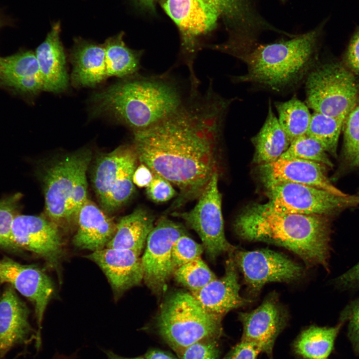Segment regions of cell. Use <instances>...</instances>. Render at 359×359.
Listing matches in <instances>:
<instances>
[{"mask_svg":"<svg viewBox=\"0 0 359 359\" xmlns=\"http://www.w3.org/2000/svg\"><path fill=\"white\" fill-rule=\"evenodd\" d=\"M189 92L173 114L148 128L134 131L139 162L176 186L175 206L198 198L217 171L215 149L230 100L215 93Z\"/></svg>","mask_w":359,"mask_h":359,"instance_id":"6da1fadb","label":"cell"},{"mask_svg":"<svg viewBox=\"0 0 359 359\" xmlns=\"http://www.w3.org/2000/svg\"><path fill=\"white\" fill-rule=\"evenodd\" d=\"M233 227L243 239L280 246L308 266L328 268L331 227L327 216L280 212L266 203H255L240 212Z\"/></svg>","mask_w":359,"mask_h":359,"instance_id":"7a4b0ae2","label":"cell"},{"mask_svg":"<svg viewBox=\"0 0 359 359\" xmlns=\"http://www.w3.org/2000/svg\"><path fill=\"white\" fill-rule=\"evenodd\" d=\"M319 28L289 40L266 44L231 41L212 49L233 56L247 66V73L235 77L239 82L258 84L281 91L298 84L314 66Z\"/></svg>","mask_w":359,"mask_h":359,"instance_id":"3957f363","label":"cell"},{"mask_svg":"<svg viewBox=\"0 0 359 359\" xmlns=\"http://www.w3.org/2000/svg\"><path fill=\"white\" fill-rule=\"evenodd\" d=\"M184 100L179 84L165 74L124 78L92 98L95 114L111 116L134 131L168 118Z\"/></svg>","mask_w":359,"mask_h":359,"instance_id":"277c9868","label":"cell"},{"mask_svg":"<svg viewBox=\"0 0 359 359\" xmlns=\"http://www.w3.org/2000/svg\"><path fill=\"white\" fill-rule=\"evenodd\" d=\"M222 317L205 310L191 293L177 291L165 300L156 319L161 339L177 354L197 342L219 340Z\"/></svg>","mask_w":359,"mask_h":359,"instance_id":"5b68a950","label":"cell"},{"mask_svg":"<svg viewBox=\"0 0 359 359\" xmlns=\"http://www.w3.org/2000/svg\"><path fill=\"white\" fill-rule=\"evenodd\" d=\"M306 105L315 112L346 120L357 106L359 86L352 72L341 64L314 66L306 77Z\"/></svg>","mask_w":359,"mask_h":359,"instance_id":"8992f818","label":"cell"},{"mask_svg":"<svg viewBox=\"0 0 359 359\" xmlns=\"http://www.w3.org/2000/svg\"><path fill=\"white\" fill-rule=\"evenodd\" d=\"M137 160L133 147L125 146L97 158L91 180L99 202L107 212L119 209L132 197Z\"/></svg>","mask_w":359,"mask_h":359,"instance_id":"52a82bcc","label":"cell"},{"mask_svg":"<svg viewBox=\"0 0 359 359\" xmlns=\"http://www.w3.org/2000/svg\"><path fill=\"white\" fill-rule=\"evenodd\" d=\"M164 8L178 27L181 36L180 57L189 73L190 85H199L193 69L201 48L199 38L212 30L219 16V7L212 0H165Z\"/></svg>","mask_w":359,"mask_h":359,"instance_id":"ba28073f","label":"cell"},{"mask_svg":"<svg viewBox=\"0 0 359 359\" xmlns=\"http://www.w3.org/2000/svg\"><path fill=\"white\" fill-rule=\"evenodd\" d=\"M272 209L283 212L331 216L359 205V196H340L317 187L293 182H282L268 187Z\"/></svg>","mask_w":359,"mask_h":359,"instance_id":"9c48e42d","label":"cell"},{"mask_svg":"<svg viewBox=\"0 0 359 359\" xmlns=\"http://www.w3.org/2000/svg\"><path fill=\"white\" fill-rule=\"evenodd\" d=\"M218 180L217 171L192 209L187 212L173 213L174 216L182 219L198 234L206 255L212 260L222 254L232 253L236 249L225 236L222 198Z\"/></svg>","mask_w":359,"mask_h":359,"instance_id":"30bf717a","label":"cell"},{"mask_svg":"<svg viewBox=\"0 0 359 359\" xmlns=\"http://www.w3.org/2000/svg\"><path fill=\"white\" fill-rule=\"evenodd\" d=\"M91 160V152L84 150L65 157L46 170L43 178L46 213L57 225L70 222L69 209L77 179Z\"/></svg>","mask_w":359,"mask_h":359,"instance_id":"8fae6325","label":"cell"},{"mask_svg":"<svg viewBox=\"0 0 359 359\" xmlns=\"http://www.w3.org/2000/svg\"><path fill=\"white\" fill-rule=\"evenodd\" d=\"M185 234L184 227L162 217L148 235L144 253L141 258L143 280L154 293H161L174 272L172 247L175 241Z\"/></svg>","mask_w":359,"mask_h":359,"instance_id":"7c38bea8","label":"cell"},{"mask_svg":"<svg viewBox=\"0 0 359 359\" xmlns=\"http://www.w3.org/2000/svg\"><path fill=\"white\" fill-rule=\"evenodd\" d=\"M234 260L254 296L268 282L293 281L303 273L301 267L287 256L266 249L236 252Z\"/></svg>","mask_w":359,"mask_h":359,"instance_id":"4fadbf2b","label":"cell"},{"mask_svg":"<svg viewBox=\"0 0 359 359\" xmlns=\"http://www.w3.org/2000/svg\"><path fill=\"white\" fill-rule=\"evenodd\" d=\"M0 281L9 283L33 304L37 325L35 347L39 350L43 315L54 293L51 279L38 267L22 265L5 257L0 260Z\"/></svg>","mask_w":359,"mask_h":359,"instance_id":"5bb4252c","label":"cell"},{"mask_svg":"<svg viewBox=\"0 0 359 359\" xmlns=\"http://www.w3.org/2000/svg\"><path fill=\"white\" fill-rule=\"evenodd\" d=\"M287 312L276 293L268 295L261 305L249 312L239 314L243 326L241 340L255 345L272 359L275 341L287 323Z\"/></svg>","mask_w":359,"mask_h":359,"instance_id":"9a60e30c","label":"cell"},{"mask_svg":"<svg viewBox=\"0 0 359 359\" xmlns=\"http://www.w3.org/2000/svg\"><path fill=\"white\" fill-rule=\"evenodd\" d=\"M15 246L30 251L57 266L63 252L62 240L57 225L42 216L19 215L12 225Z\"/></svg>","mask_w":359,"mask_h":359,"instance_id":"2e32d148","label":"cell"},{"mask_svg":"<svg viewBox=\"0 0 359 359\" xmlns=\"http://www.w3.org/2000/svg\"><path fill=\"white\" fill-rule=\"evenodd\" d=\"M323 164L300 159H282L258 166L260 178L266 187L282 182H293L325 190L335 194H347L330 180Z\"/></svg>","mask_w":359,"mask_h":359,"instance_id":"e0dca14e","label":"cell"},{"mask_svg":"<svg viewBox=\"0 0 359 359\" xmlns=\"http://www.w3.org/2000/svg\"><path fill=\"white\" fill-rule=\"evenodd\" d=\"M26 304L10 285L0 297V359L14 347L35 339Z\"/></svg>","mask_w":359,"mask_h":359,"instance_id":"ac0fdd59","label":"cell"},{"mask_svg":"<svg viewBox=\"0 0 359 359\" xmlns=\"http://www.w3.org/2000/svg\"><path fill=\"white\" fill-rule=\"evenodd\" d=\"M86 257L102 269L116 294L139 285L143 280L141 258L132 250L105 247L92 251Z\"/></svg>","mask_w":359,"mask_h":359,"instance_id":"d6986e66","label":"cell"},{"mask_svg":"<svg viewBox=\"0 0 359 359\" xmlns=\"http://www.w3.org/2000/svg\"><path fill=\"white\" fill-rule=\"evenodd\" d=\"M239 290L236 264L231 257L226 262L223 276L216 278L191 294L205 310L223 317L230 310L252 302L242 297Z\"/></svg>","mask_w":359,"mask_h":359,"instance_id":"ffe728a7","label":"cell"},{"mask_svg":"<svg viewBox=\"0 0 359 359\" xmlns=\"http://www.w3.org/2000/svg\"><path fill=\"white\" fill-rule=\"evenodd\" d=\"M60 32V24L58 22L52 26L35 53L43 90L56 93L65 90L68 81Z\"/></svg>","mask_w":359,"mask_h":359,"instance_id":"44dd1931","label":"cell"},{"mask_svg":"<svg viewBox=\"0 0 359 359\" xmlns=\"http://www.w3.org/2000/svg\"><path fill=\"white\" fill-rule=\"evenodd\" d=\"M0 83L22 94L35 95L43 90L35 53L26 51L0 57Z\"/></svg>","mask_w":359,"mask_h":359,"instance_id":"7402d4cb","label":"cell"},{"mask_svg":"<svg viewBox=\"0 0 359 359\" xmlns=\"http://www.w3.org/2000/svg\"><path fill=\"white\" fill-rule=\"evenodd\" d=\"M78 229L73 242L78 248L95 251L105 248L113 236L116 223L87 199L77 217Z\"/></svg>","mask_w":359,"mask_h":359,"instance_id":"603a6c76","label":"cell"},{"mask_svg":"<svg viewBox=\"0 0 359 359\" xmlns=\"http://www.w3.org/2000/svg\"><path fill=\"white\" fill-rule=\"evenodd\" d=\"M72 83L76 86H94L107 78L103 44L76 41L71 53Z\"/></svg>","mask_w":359,"mask_h":359,"instance_id":"cb8c5ba5","label":"cell"},{"mask_svg":"<svg viewBox=\"0 0 359 359\" xmlns=\"http://www.w3.org/2000/svg\"><path fill=\"white\" fill-rule=\"evenodd\" d=\"M154 219L143 208L135 209L119 219L115 232L105 247L132 250L140 255L154 226Z\"/></svg>","mask_w":359,"mask_h":359,"instance_id":"d4e9b609","label":"cell"},{"mask_svg":"<svg viewBox=\"0 0 359 359\" xmlns=\"http://www.w3.org/2000/svg\"><path fill=\"white\" fill-rule=\"evenodd\" d=\"M252 141L255 148L253 162L258 166L278 160L290 144L270 102L265 121Z\"/></svg>","mask_w":359,"mask_h":359,"instance_id":"484cf974","label":"cell"},{"mask_svg":"<svg viewBox=\"0 0 359 359\" xmlns=\"http://www.w3.org/2000/svg\"><path fill=\"white\" fill-rule=\"evenodd\" d=\"M344 324L339 321L333 327L311 326L303 331L296 340L294 344L295 353L305 359H327Z\"/></svg>","mask_w":359,"mask_h":359,"instance_id":"4316f807","label":"cell"},{"mask_svg":"<svg viewBox=\"0 0 359 359\" xmlns=\"http://www.w3.org/2000/svg\"><path fill=\"white\" fill-rule=\"evenodd\" d=\"M123 32L108 38L103 44L107 77L128 78L137 74L143 51L129 48Z\"/></svg>","mask_w":359,"mask_h":359,"instance_id":"83f0119b","label":"cell"},{"mask_svg":"<svg viewBox=\"0 0 359 359\" xmlns=\"http://www.w3.org/2000/svg\"><path fill=\"white\" fill-rule=\"evenodd\" d=\"M278 120L290 143L306 135L311 118L308 106L296 97L275 103Z\"/></svg>","mask_w":359,"mask_h":359,"instance_id":"f1b7e54d","label":"cell"},{"mask_svg":"<svg viewBox=\"0 0 359 359\" xmlns=\"http://www.w3.org/2000/svg\"><path fill=\"white\" fill-rule=\"evenodd\" d=\"M345 120L315 112L306 135L317 140L325 151L336 157L341 132Z\"/></svg>","mask_w":359,"mask_h":359,"instance_id":"f546056e","label":"cell"},{"mask_svg":"<svg viewBox=\"0 0 359 359\" xmlns=\"http://www.w3.org/2000/svg\"><path fill=\"white\" fill-rule=\"evenodd\" d=\"M279 159H300L319 163L332 168L333 164L322 145L305 135L293 141Z\"/></svg>","mask_w":359,"mask_h":359,"instance_id":"4dcf8cb0","label":"cell"},{"mask_svg":"<svg viewBox=\"0 0 359 359\" xmlns=\"http://www.w3.org/2000/svg\"><path fill=\"white\" fill-rule=\"evenodd\" d=\"M173 275L176 281L191 293L201 289L217 278L201 257L178 267Z\"/></svg>","mask_w":359,"mask_h":359,"instance_id":"1f68e13d","label":"cell"},{"mask_svg":"<svg viewBox=\"0 0 359 359\" xmlns=\"http://www.w3.org/2000/svg\"><path fill=\"white\" fill-rule=\"evenodd\" d=\"M343 160L349 167H359V105L347 117L343 126Z\"/></svg>","mask_w":359,"mask_h":359,"instance_id":"d6a6232c","label":"cell"},{"mask_svg":"<svg viewBox=\"0 0 359 359\" xmlns=\"http://www.w3.org/2000/svg\"><path fill=\"white\" fill-rule=\"evenodd\" d=\"M20 193H16L0 200V248L16 251L12 235V225L15 217L18 215Z\"/></svg>","mask_w":359,"mask_h":359,"instance_id":"836d02e7","label":"cell"},{"mask_svg":"<svg viewBox=\"0 0 359 359\" xmlns=\"http://www.w3.org/2000/svg\"><path fill=\"white\" fill-rule=\"evenodd\" d=\"M204 251L199 244L186 234L179 237L172 247V262L174 271L178 267L200 257Z\"/></svg>","mask_w":359,"mask_h":359,"instance_id":"e575fe53","label":"cell"},{"mask_svg":"<svg viewBox=\"0 0 359 359\" xmlns=\"http://www.w3.org/2000/svg\"><path fill=\"white\" fill-rule=\"evenodd\" d=\"M339 321L344 323L348 322V339L354 352L359 356V297L344 309Z\"/></svg>","mask_w":359,"mask_h":359,"instance_id":"d590c367","label":"cell"},{"mask_svg":"<svg viewBox=\"0 0 359 359\" xmlns=\"http://www.w3.org/2000/svg\"><path fill=\"white\" fill-rule=\"evenodd\" d=\"M217 339H207L197 342L177 354L179 359H219Z\"/></svg>","mask_w":359,"mask_h":359,"instance_id":"8d00e7d4","label":"cell"},{"mask_svg":"<svg viewBox=\"0 0 359 359\" xmlns=\"http://www.w3.org/2000/svg\"><path fill=\"white\" fill-rule=\"evenodd\" d=\"M146 191L148 197L157 203L167 201L177 194L171 183L155 173H154L153 180L146 187Z\"/></svg>","mask_w":359,"mask_h":359,"instance_id":"74e56055","label":"cell"},{"mask_svg":"<svg viewBox=\"0 0 359 359\" xmlns=\"http://www.w3.org/2000/svg\"><path fill=\"white\" fill-rule=\"evenodd\" d=\"M261 353L255 345L241 340L232 348L224 359H257Z\"/></svg>","mask_w":359,"mask_h":359,"instance_id":"f35d334b","label":"cell"},{"mask_svg":"<svg viewBox=\"0 0 359 359\" xmlns=\"http://www.w3.org/2000/svg\"><path fill=\"white\" fill-rule=\"evenodd\" d=\"M337 287L344 290L359 288V261L336 279Z\"/></svg>","mask_w":359,"mask_h":359,"instance_id":"ab89813d","label":"cell"},{"mask_svg":"<svg viewBox=\"0 0 359 359\" xmlns=\"http://www.w3.org/2000/svg\"><path fill=\"white\" fill-rule=\"evenodd\" d=\"M147 6H152L156 0H139ZM220 8L222 15L229 17L235 16L243 8L242 0H212Z\"/></svg>","mask_w":359,"mask_h":359,"instance_id":"60d3db41","label":"cell"},{"mask_svg":"<svg viewBox=\"0 0 359 359\" xmlns=\"http://www.w3.org/2000/svg\"><path fill=\"white\" fill-rule=\"evenodd\" d=\"M346 62L352 71L359 74V29L353 35L350 42L346 55Z\"/></svg>","mask_w":359,"mask_h":359,"instance_id":"b9f144b4","label":"cell"},{"mask_svg":"<svg viewBox=\"0 0 359 359\" xmlns=\"http://www.w3.org/2000/svg\"><path fill=\"white\" fill-rule=\"evenodd\" d=\"M154 173L146 165L141 163L137 167L133 175L134 184L140 187H147L152 181Z\"/></svg>","mask_w":359,"mask_h":359,"instance_id":"7bdbcfd3","label":"cell"},{"mask_svg":"<svg viewBox=\"0 0 359 359\" xmlns=\"http://www.w3.org/2000/svg\"><path fill=\"white\" fill-rule=\"evenodd\" d=\"M143 356L145 359H177L170 353L156 348L149 349Z\"/></svg>","mask_w":359,"mask_h":359,"instance_id":"ee69618b","label":"cell"},{"mask_svg":"<svg viewBox=\"0 0 359 359\" xmlns=\"http://www.w3.org/2000/svg\"><path fill=\"white\" fill-rule=\"evenodd\" d=\"M107 359H145L143 356L136 357H125L116 354L112 351L107 350L105 351Z\"/></svg>","mask_w":359,"mask_h":359,"instance_id":"f6af8a7d","label":"cell"}]
</instances>
